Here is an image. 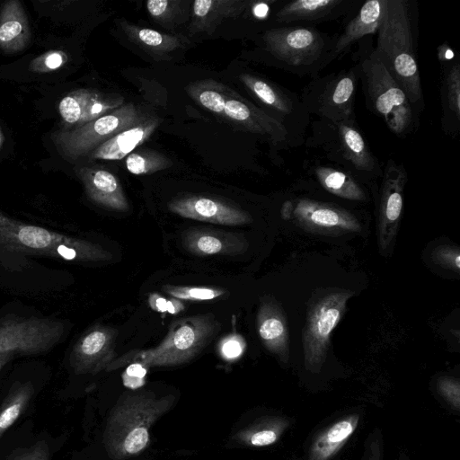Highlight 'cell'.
<instances>
[{
  "mask_svg": "<svg viewBox=\"0 0 460 460\" xmlns=\"http://www.w3.org/2000/svg\"><path fill=\"white\" fill-rule=\"evenodd\" d=\"M155 118L143 119L135 125L117 133L92 153L93 159L120 160L127 157L132 151L155 131L159 125Z\"/></svg>",
  "mask_w": 460,
  "mask_h": 460,
  "instance_id": "23",
  "label": "cell"
},
{
  "mask_svg": "<svg viewBox=\"0 0 460 460\" xmlns=\"http://www.w3.org/2000/svg\"><path fill=\"white\" fill-rule=\"evenodd\" d=\"M280 214L284 219L293 217L296 223L312 231L344 233L360 230L359 222L348 210L309 198L285 200Z\"/></svg>",
  "mask_w": 460,
  "mask_h": 460,
  "instance_id": "13",
  "label": "cell"
},
{
  "mask_svg": "<svg viewBox=\"0 0 460 460\" xmlns=\"http://www.w3.org/2000/svg\"><path fill=\"white\" fill-rule=\"evenodd\" d=\"M173 402L172 396L157 398L151 392L122 396L104 429L103 442L109 456L122 460L141 452L148 443L150 428Z\"/></svg>",
  "mask_w": 460,
  "mask_h": 460,
  "instance_id": "4",
  "label": "cell"
},
{
  "mask_svg": "<svg viewBox=\"0 0 460 460\" xmlns=\"http://www.w3.org/2000/svg\"><path fill=\"white\" fill-rule=\"evenodd\" d=\"M358 43L352 59L367 109L379 117L386 128L399 137L414 132L419 128L420 115L376 57L374 36H367Z\"/></svg>",
  "mask_w": 460,
  "mask_h": 460,
  "instance_id": "2",
  "label": "cell"
},
{
  "mask_svg": "<svg viewBox=\"0 0 460 460\" xmlns=\"http://www.w3.org/2000/svg\"><path fill=\"white\" fill-rule=\"evenodd\" d=\"M151 307L160 313L166 312L167 300L156 294L150 296L148 299Z\"/></svg>",
  "mask_w": 460,
  "mask_h": 460,
  "instance_id": "45",
  "label": "cell"
},
{
  "mask_svg": "<svg viewBox=\"0 0 460 460\" xmlns=\"http://www.w3.org/2000/svg\"><path fill=\"white\" fill-rule=\"evenodd\" d=\"M168 208L182 217L219 225L237 226L252 221L251 216L245 211L202 196L174 199L168 204Z\"/></svg>",
  "mask_w": 460,
  "mask_h": 460,
  "instance_id": "18",
  "label": "cell"
},
{
  "mask_svg": "<svg viewBox=\"0 0 460 460\" xmlns=\"http://www.w3.org/2000/svg\"><path fill=\"white\" fill-rule=\"evenodd\" d=\"M411 0H385L374 50L420 116L425 102L416 52V7Z\"/></svg>",
  "mask_w": 460,
  "mask_h": 460,
  "instance_id": "1",
  "label": "cell"
},
{
  "mask_svg": "<svg viewBox=\"0 0 460 460\" xmlns=\"http://www.w3.org/2000/svg\"><path fill=\"white\" fill-rule=\"evenodd\" d=\"M115 332L94 326L74 345L69 362L76 374H97L112 362Z\"/></svg>",
  "mask_w": 460,
  "mask_h": 460,
  "instance_id": "17",
  "label": "cell"
},
{
  "mask_svg": "<svg viewBox=\"0 0 460 460\" xmlns=\"http://www.w3.org/2000/svg\"><path fill=\"white\" fill-rule=\"evenodd\" d=\"M126 167L133 174H150L172 165V160L159 152L142 149L130 153L126 157Z\"/></svg>",
  "mask_w": 460,
  "mask_h": 460,
  "instance_id": "34",
  "label": "cell"
},
{
  "mask_svg": "<svg viewBox=\"0 0 460 460\" xmlns=\"http://www.w3.org/2000/svg\"><path fill=\"white\" fill-rule=\"evenodd\" d=\"M144 118L132 103L69 130L57 131L52 139L64 156L75 160Z\"/></svg>",
  "mask_w": 460,
  "mask_h": 460,
  "instance_id": "11",
  "label": "cell"
},
{
  "mask_svg": "<svg viewBox=\"0 0 460 460\" xmlns=\"http://www.w3.org/2000/svg\"><path fill=\"white\" fill-rule=\"evenodd\" d=\"M182 309V304L176 298L167 300L166 312H169L170 314H177Z\"/></svg>",
  "mask_w": 460,
  "mask_h": 460,
  "instance_id": "46",
  "label": "cell"
},
{
  "mask_svg": "<svg viewBox=\"0 0 460 460\" xmlns=\"http://www.w3.org/2000/svg\"><path fill=\"white\" fill-rule=\"evenodd\" d=\"M304 167L327 192L348 200L367 199V193L361 183L345 171L323 164L317 159L305 163Z\"/></svg>",
  "mask_w": 460,
  "mask_h": 460,
  "instance_id": "24",
  "label": "cell"
},
{
  "mask_svg": "<svg viewBox=\"0 0 460 460\" xmlns=\"http://www.w3.org/2000/svg\"><path fill=\"white\" fill-rule=\"evenodd\" d=\"M65 331V323L58 319L5 315L0 319V355L47 352L61 341Z\"/></svg>",
  "mask_w": 460,
  "mask_h": 460,
  "instance_id": "10",
  "label": "cell"
},
{
  "mask_svg": "<svg viewBox=\"0 0 460 460\" xmlns=\"http://www.w3.org/2000/svg\"><path fill=\"white\" fill-rule=\"evenodd\" d=\"M349 290L338 289L319 297L310 306L304 332L305 364L308 370L318 372L325 360L333 329L341 321L349 299Z\"/></svg>",
  "mask_w": 460,
  "mask_h": 460,
  "instance_id": "12",
  "label": "cell"
},
{
  "mask_svg": "<svg viewBox=\"0 0 460 460\" xmlns=\"http://www.w3.org/2000/svg\"><path fill=\"white\" fill-rule=\"evenodd\" d=\"M358 79L354 66L315 75L299 94L306 111L332 121L356 119L354 102Z\"/></svg>",
  "mask_w": 460,
  "mask_h": 460,
  "instance_id": "8",
  "label": "cell"
},
{
  "mask_svg": "<svg viewBox=\"0 0 460 460\" xmlns=\"http://www.w3.org/2000/svg\"><path fill=\"white\" fill-rule=\"evenodd\" d=\"M382 449L380 432L376 431L369 439L364 460H383Z\"/></svg>",
  "mask_w": 460,
  "mask_h": 460,
  "instance_id": "43",
  "label": "cell"
},
{
  "mask_svg": "<svg viewBox=\"0 0 460 460\" xmlns=\"http://www.w3.org/2000/svg\"><path fill=\"white\" fill-rule=\"evenodd\" d=\"M224 118L251 133L266 138L273 146L288 149L296 146L288 131L259 107L228 89Z\"/></svg>",
  "mask_w": 460,
  "mask_h": 460,
  "instance_id": "15",
  "label": "cell"
},
{
  "mask_svg": "<svg viewBox=\"0 0 460 460\" xmlns=\"http://www.w3.org/2000/svg\"><path fill=\"white\" fill-rule=\"evenodd\" d=\"M435 259L439 262L458 271L460 269V253L458 249L445 247L437 251Z\"/></svg>",
  "mask_w": 460,
  "mask_h": 460,
  "instance_id": "42",
  "label": "cell"
},
{
  "mask_svg": "<svg viewBox=\"0 0 460 460\" xmlns=\"http://www.w3.org/2000/svg\"><path fill=\"white\" fill-rule=\"evenodd\" d=\"M259 336L264 346L287 362L289 354L288 328L285 315L273 299H264L257 315Z\"/></svg>",
  "mask_w": 460,
  "mask_h": 460,
  "instance_id": "20",
  "label": "cell"
},
{
  "mask_svg": "<svg viewBox=\"0 0 460 460\" xmlns=\"http://www.w3.org/2000/svg\"><path fill=\"white\" fill-rule=\"evenodd\" d=\"M288 422L282 419H271L256 424L238 434V439L243 444L252 447H266L274 444Z\"/></svg>",
  "mask_w": 460,
  "mask_h": 460,
  "instance_id": "32",
  "label": "cell"
},
{
  "mask_svg": "<svg viewBox=\"0 0 460 460\" xmlns=\"http://www.w3.org/2000/svg\"><path fill=\"white\" fill-rule=\"evenodd\" d=\"M188 4L176 0H148L146 10L156 22L172 30L187 19Z\"/></svg>",
  "mask_w": 460,
  "mask_h": 460,
  "instance_id": "33",
  "label": "cell"
},
{
  "mask_svg": "<svg viewBox=\"0 0 460 460\" xmlns=\"http://www.w3.org/2000/svg\"><path fill=\"white\" fill-rule=\"evenodd\" d=\"M228 88L212 80L196 82L189 86V94L201 107L223 117Z\"/></svg>",
  "mask_w": 460,
  "mask_h": 460,
  "instance_id": "31",
  "label": "cell"
},
{
  "mask_svg": "<svg viewBox=\"0 0 460 460\" xmlns=\"http://www.w3.org/2000/svg\"><path fill=\"white\" fill-rule=\"evenodd\" d=\"M146 367L139 363H131L123 373V383L128 388H137L144 385Z\"/></svg>",
  "mask_w": 460,
  "mask_h": 460,
  "instance_id": "40",
  "label": "cell"
},
{
  "mask_svg": "<svg viewBox=\"0 0 460 460\" xmlns=\"http://www.w3.org/2000/svg\"><path fill=\"white\" fill-rule=\"evenodd\" d=\"M334 37L313 25L276 26L261 33V51L275 66L314 77L329 65Z\"/></svg>",
  "mask_w": 460,
  "mask_h": 460,
  "instance_id": "5",
  "label": "cell"
},
{
  "mask_svg": "<svg viewBox=\"0 0 460 460\" xmlns=\"http://www.w3.org/2000/svg\"><path fill=\"white\" fill-rule=\"evenodd\" d=\"M0 243L13 250L36 252L66 261H99L111 254L85 240L21 223L0 212Z\"/></svg>",
  "mask_w": 460,
  "mask_h": 460,
  "instance_id": "7",
  "label": "cell"
},
{
  "mask_svg": "<svg viewBox=\"0 0 460 460\" xmlns=\"http://www.w3.org/2000/svg\"><path fill=\"white\" fill-rule=\"evenodd\" d=\"M438 391L456 410L460 406L459 381L451 377H443L438 381Z\"/></svg>",
  "mask_w": 460,
  "mask_h": 460,
  "instance_id": "39",
  "label": "cell"
},
{
  "mask_svg": "<svg viewBox=\"0 0 460 460\" xmlns=\"http://www.w3.org/2000/svg\"><path fill=\"white\" fill-rule=\"evenodd\" d=\"M9 358L5 357V356H3V355H0V370L3 367V365L6 362V360L8 359Z\"/></svg>",
  "mask_w": 460,
  "mask_h": 460,
  "instance_id": "47",
  "label": "cell"
},
{
  "mask_svg": "<svg viewBox=\"0 0 460 460\" xmlns=\"http://www.w3.org/2000/svg\"><path fill=\"white\" fill-rule=\"evenodd\" d=\"M438 58L440 63H447L452 61L456 57L451 48L447 43H443L438 48Z\"/></svg>",
  "mask_w": 460,
  "mask_h": 460,
  "instance_id": "44",
  "label": "cell"
},
{
  "mask_svg": "<svg viewBox=\"0 0 460 460\" xmlns=\"http://www.w3.org/2000/svg\"><path fill=\"white\" fill-rule=\"evenodd\" d=\"M119 25L133 43L155 58H168L170 53L189 43V40L181 35L162 33L153 29L131 24L127 21H120Z\"/></svg>",
  "mask_w": 460,
  "mask_h": 460,
  "instance_id": "27",
  "label": "cell"
},
{
  "mask_svg": "<svg viewBox=\"0 0 460 460\" xmlns=\"http://www.w3.org/2000/svg\"><path fill=\"white\" fill-rule=\"evenodd\" d=\"M358 420V415H349L319 433L311 444L308 460H330L333 457L354 433Z\"/></svg>",
  "mask_w": 460,
  "mask_h": 460,
  "instance_id": "28",
  "label": "cell"
},
{
  "mask_svg": "<svg viewBox=\"0 0 460 460\" xmlns=\"http://www.w3.org/2000/svg\"><path fill=\"white\" fill-rule=\"evenodd\" d=\"M385 0H368L361 4L357 13L343 31L334 37L329 64L347 53L351 46L367 36H376L382 20Z\"/></svg>",
  "mask_w": 460,
  "mask_h": 460,
  "instance_id": "19",
  "label": "cell"
},
{
  "mask_svg": "<svg viewBox=\"0 0 460 460\" xmlns=\"http://www.w3.org/2000/svg\"><path fill=\"white\" fill-rule=\"evenodd\" d=\"M226 234L208 230H191L185 234L183 243L190 252L201 256L241 252L240 240Z\"/></svg>",
  "mask_w": 460,
  "mask_h": 460,
  "instance_id": "29",
  "label": "cell"
},
{
  "mask_svg": "<svg viewBox=\"0 0 460 460\" xmlns=\"http://www.w3.org/2000/svg\"><path fill=\"white\" fill-rule=\"evenodd\" d=\"M440 83L441 128L456 138L460 131V63L458 58L441 63Z\"/></svg>",
  "mask_w": 460,
  "mask_h": 460,
  "instance_id": "22",
  "label": "cell"
},
{
  "mask_svg": "<svg viewBox=\"0 0 460 460\" xmlns=\"http://www.w3.org/2000/svg\"><path fill=\"white\" fill-rule=\"evenodd\" d=\"M244 341L239 335L226 338L221 344V353L227 359L239 358L244 349Z\"/></svg>",
  "mask_w": 460,
  "mask_h": 460,
  "instance_id": "41",
  "label": "cell"
},
{
  "mask_svg": "<svg viewBox=\"0 0 460 460\" xmlns=\"http://www.w3.org/2000/svg\"><path fill=\"white\" fill-rule=\"evenodd\" d=\"M94 93L85 89L66 95L58 104L61 118L69 124L83 123V119Z\"/></svg>",
  "mask_w": 460,
  "mask_h": 460,
  "instance_id": "35",
  "label": "cell"
},
{
  "mask_svg": "<svg viewBox=\"0 0 460 460\" xmlns=\"http://www.w3.org/2000/svg\"><path fill=\"white\" fill-rule=\"evenodd\" d=\"M239 78L262 105L261 111L284 127L296 147L304 145L312 116L306 111L299 95L252 74L243 73Z\"/></svg>",
  "mask_w": 460,
  "mask_h": 460,
  "instance_id": "9",
  "label": "cell"
},
{
  "mask_svg": "<svg viewBox=\"0 0 460 460\" xmlns=\"http://www.w3.org/2000/svg\"><path fill=\"white\" fill-rule=\"evenodd\" d=\"M5 460H49L48 444L40 440L29 447L17 448Z\"/></svg>",
  "mask_w": 460,
  "mask_h": 460,
  "instance_id": "38",
  "label": "cell"
},
{
  "mask_svg": "<svg viewBox=\"0 0 460 460\" xmlns=\"http://www.w3.org/2000/svg\"><path fill=\"white\" fill-rule=\"evenodd\" d=\"M34 393L31 382L14 383L0 407V438L26 409Z\"/></svg>",
  "mask_w": 460,
  "mask_h": 460,
  "instance_id": "30",
  "label": "cell"
},
{
  "mask_svg": "<svg viewBox=\"0 0 460 460\" xmlns=\"http://www.w3.org/2000/svg\"><path fill=\"white\" fill-rule=\"evenodd\" d=\"M250 5L243 0H196L192 3L189 31L211 33L225 19L241 15Z\"/></svg>",
  "mask_w": 460,
  "mask_h": 460,
  "instance_id": "25",
  "label": "cell"
},
{
  "mask_svg": "<svg viewBox=\"0 0 460 460\" xmlns=\"http://www.w3.org/2000/svg\"><path fill=\"white\" fill-rule=\"evenodd\" d=\"M167 293L177 299L210 300L222 296L225 291L210 288L168 287Z\"/></svg>",
  "mask_w": 460,
  "mask_h": 460,
  "instance_id": "36",
  "label": "cell"
},
{
  "mask_svg": "<svg viewBox=\"0 0 460 460\" xmlns=\"http://www.w3.org/2000/svg\"><path fill=\"white\" fill-rule=\"evenodd\" d=\"M304 145L360 183L381 178L383 165L370 149L356 119L312 120Z\"/></svg>",
  "mask_w": 460,
  "mask_h": 460,
  "instance_id": "3",
  "label": "cell"
},
{
  "mask_svg": "<svg viewBox=\"0 0 460 460\" xmlns=\"http://www.w3.org/2000/svg\"><path fill=\"white\" fill-rule=\"evenodd\" d=\"M67 60V56L64 51H49L36 58L31 63V69L34 72H49L61 67Z\"/></svg>",
  "mask_w": 460,
  "mask_h": 460,
  "instance_id": "37",
  "label": "cell"
},
{
  "mask_svg": "<svg viewBox=\"0 0 460 460\" xmlns=\"http://www.w3.org/2000/svg\"><path fill=\"white\" fill-rule=\"evenodd\" d=\"M379 198V246L388 251L396 236L403 208L407 172L394 159L386 161L381 175Z\"/></svg>",
  "mask_w": 460,
  "mask_h": 460,
  "instance_id": "14",
  "label": "cell"
},
{
  "mask_svg": "<svg viewBox=\"0 0 460 460\" xmlns=\"http://www.w3.org/2000/svg\"><path fill=\"white\" fill-rule=\"evenodd\" d=\"M3 143H4V135H3L2 131H1V128H0V148L3 146Z\"/></svg>",
  "mask_w": 460,
  "mask_h": 460,
  "instance_id": "48",
  "label": "cell"
},
{
  "mask_svg": "<svg viewBox=\"0 0 460 460\" xmlns=\"http://www.w3.org/2000/svg\"><path fill=\"white\" fill-rule=\"evenodd\" d=\"M88 197L109 209L125 211L128 208L126 195L117 177L109 171L83 167L78 170Z\"/></svg>",
  "mask_w": 460,
  "mask_h": 460,
  "instance_id": "21",
  "label": "cell"
},
{
  "mask_svg": "<svg viewBox=\"0 0 460 460\" xmlns=\"http://www.w3.org/2000/svg\"><path fill=\"white\" fill-rule=\"evenodd\" d=\"M358 0L285 1L275 12L274 21L281 25L310 26L335 21L358 10Z\"/></svg>",
  "mask_w": 460,
  "mask_h": 460,
  "instance_id": "16",
  "label": "cell"
},
{
  "mask_svg": "<svg viewBox=\"0 0 460 460\" xmlns=\"http://www.w3.org/2000/svg\"><path fill=\"white\" fill-rule=\"evenodd\" d=\"M219 328L211 314L181 319L172 323L158 346L112 360L106 370H113L130 362L139 363L145 367L186 363L215 337Z\"/></svg>",
  "mask_w": 460,
  "mask_h": 460,
  "instance_id": "6",
  "label": "cell"
},
{
  "mask_svg": "<svg viewBox=\"0 0 460 460\" xmlns=\"http://www.w3.org/2000/svg\"><path fill=\"white\" fill-rule=\"evenodd\" d=\"M30 37L28 20L21 3L5 2L0 11V48L19 51L28 44Z\"/></svg>",
  "mask_w": 460,
  "mask_h": 460,
  "instance_id": "26",
  "label": "cell"
}]
</instances>
